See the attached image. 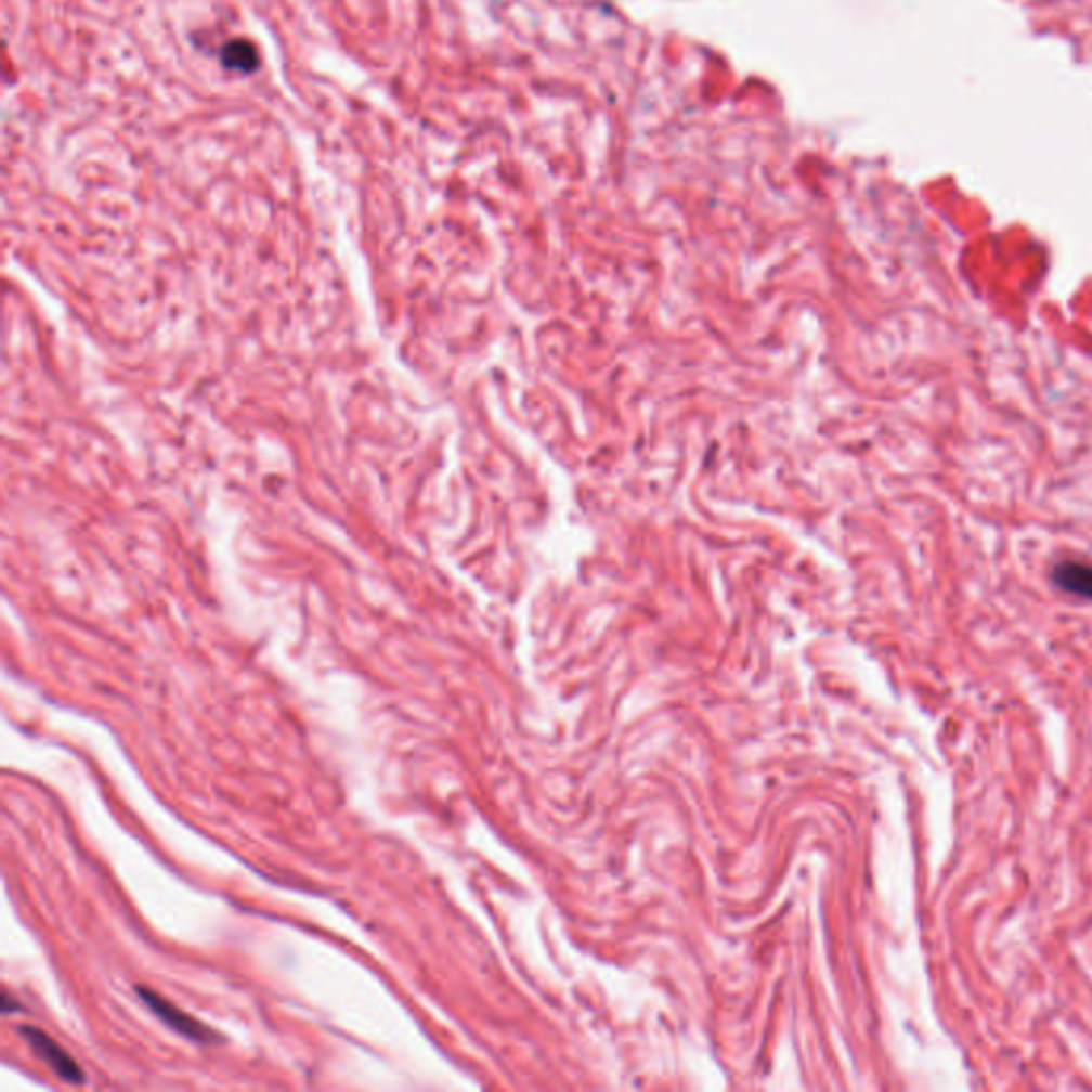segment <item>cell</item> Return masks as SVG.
<instances>
[{
    "label": "cell",
    "mask_w": 1092,
    "mask_h": 1092,
    "mask_svg": "<svg viewBox=\"0 0 1092 1092\" xmlns=\"http://www.w3.org/2000/svg\"><path fill=\"white\" fill-rule=\"evenodd\" d=\"M20 1035L28 1043V1048L32 1050V1054H37L61 1080H65L68 1084H75V1087H79V1084L86 1082V1076H83L81 1067L68 1056L67 1052L50 1035H46L43 1030H39L35 1026H22Z\"/></svg>",
    "instance_id": "6da1fadb"
},
{
    "label": "cell",
    "mask_w": 1092,
    "mask_h": 1092,
    "mask_svg": "<svg viewBox=\"0 0 1092 1092\" xmlns=\"http://www.w3.org/2000/svg\"><path fill=\"white\" fill-rule=\"evenodd\" d=\"M136 990H139V997L143 999V1003L152 1010V1014H156L162 1023L167 1024L169 1028H173L176 1032H180L182 1037H188L197 1043H211V1039H216V1035L205 1024L195 1020L193 1016H188L186 1012H182L180 1007L169 1003L167 999H162L158 992L143 988V986H139Z\"/></svg>",
    "instance_id": "7a4b0ae2"
},
{
    "label": "cell",
    "mask_w": 1092,
    "mask_h": 1092,
    "mask_svg": "<svg viewBox=\"0 0 1092 1092\" xmlns=\"http://www.w3.org/2000/svg\"><path fill=\"white\" fill-rule=\"evenodd\" d=\"M1054 581L1069 594L1092 600V568L1080 561L1058 563L1054 570Z\"/></svg>",
    "instance_id": "3957f363"
},
{
    "label": "cell",
    "mask_w": 1092,
    "mask_h": 1092,
    "mask_svg": "<svg viewBox=\"0 0 1092 1092\" xmlns=\"http://www.w3.org/2000/svg\"><path fill=\"white\" fill-rule=\"evenodd\" d=\"M224 67L235 68L242 73H252L259 67V54L250 41H231L222 50Z\"/></svg>",
    "instance_id": "277c9868"
}]
</instances>
